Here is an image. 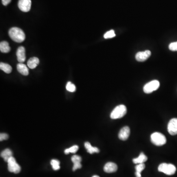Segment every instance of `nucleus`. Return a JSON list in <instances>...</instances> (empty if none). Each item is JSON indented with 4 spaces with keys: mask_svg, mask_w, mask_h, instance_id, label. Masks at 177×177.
<instances>
[{
    "mask_svg": "<svg viewBox=\"0 0 177 177\" xmlns=\"http://www.w3.org/2000/svg\"><path fill=\"white\" fill-rule=\"evenodd\" d=\"M9 36L14 42L21 43L25 39V34L21 29L17 27L11 28L9 31Z\"/></svg>",
    "mask_w": 177,
    "mask_h": 177,
    "instance_id": "1",
    "label": "nucleus"
},
{
    "mask_svg": "<svg viewBox=\"0 0 177 177\" xmlns=\"http://www.w3.org/2000/svg\"><path fill=\"white\" fill-rule=\"evenodd\" d=\"M127 112L126 106L124 105H119L113 109L110 114V118L112 119H118L123 118L126 115Z\"/></svg>",
    "mask_w": 177,
    "mask_h": 177,
    "instance_id": "2",
    "label": "nucleus"
},
{
    "mask_svg": "<svg viewBox=\"0 0 177 177\" xmlns=\"http://www.w3.org/2000/svg\"><path fill=\"white\" fill-rule=\"evenodd\" d=\"M151 142L154 145L157 146H161L164 145L166 143V138L163 134L161 133L156 132L153 133L151 135Z\"/></svg>",
    "mask_w": 177,
    "mask_h": 177,
    "instance_id": "3",
    "label": "nucleus"
},
{
    "mask_svg": "<svg viewBox=\"0 0 177 177\" xmlns=\"http://www.w3.org/2000/svg\"><path fill=\"white\" fill-rule=\"evenodd\" d=\"M158 171L164 173L167 175H172L174 174L176 171V168L172 164L163 163L159 165Z\"/></svg>",
    "mask_w": 177,
    "mask_h": 177,
    "instance_id": "4",
    "label": "nucleus"
},
{
    "mask_svg": "<svg viewBox=\"0 0 177 177\" xmlns=\"http://www.w3.org/2000/svg\"><path fill=\"white\" fill-rule=\"evenodd\" d=\"M160 86V83L158 80H154L148 82L144 86L143 91L146 94H150L157 90Z\"/></svg>",
    "mask_w": 177,
    "mask_h": 177,
    "instance_id": "5",
    "label": "nucleus"
},
{
    "mask_svg": "<svg viewBox=\"0 0 177 177\" xmlns=\"http://www.w3.org/2000/svg\"><path fill=\"white\" fill-rule=\"evenodd\" d=\"M8 167L10 172L18 174L21 171V167L16 162V160L13 157H11L8 161Z\"/></svg>",
    "mask_w": 177,
    "mask_h": 177,
    "instance_id": "6",
    "label": "nucleus"
},
{
    "mask_svg": "<svg viewBox=\"0 0 177 177\" xmlns=\"http://www.w3.org/2000/svg\"><path fill=\"white\" fill-rule=\"evenodd\" d=\"M168 132L171 135L177 134V118H173L168 124Z\"/></svg>",
    "mask_w": 177,
    "mask_h": 177,
    "instance_id": "7",
    "label": "nucleus"
},
{
    "mask_svg": "<svg viewBox=\"0 0 177 177\" xmlns=\"http://www.w3.org/2000/svg\"><path fill=\"white\" fill-rule=\"evenodd\" d=\"M32 1L31 0H19L18 3V8L20 11L23 12H28L31 10Z\"/></svg>",
    "mask_w": 177,
    "mask_h": 177,
    "instance_id": "8",
    "label": "nucleus"
},
{
    "mask_svg": "<svg viewBox=\"0 0 177 177\" xmlns=\"http://www.w3.org/2000/svg\"><path fill=\"white\" fill-rule=\"evenodd\" d=\"M151 55V52L150 50L138 52L135 55V59L138 62H144L147 60Z\"/></svg>",
    "mask_w": 177,
    "mask_h": 177,
    "instance_id": "9",
    "label": "nucleus"
},
{
    "mask_svg": "<svg viewBox=\"0 0 177 177\" xmlns=\"http://www.w3.org/2000/svg\"><path fill=\"white\" fill-rule=\"evenodd\" d=\"M130 133V129L129 126H124L120 131L119 134H118V137L121 140L126 141L128 139Z\"/></svg>",
    "mask_w": 177,
    "mask_h": 177,
    "instance_id": "10",
    "label": "nucleus"
},
{
    "mask_svg": "<svg viewBox=\"0 0 177 177\" xmlns=\"http://www.w3.org/2000/svg\"><path fill=\"white\" fill-rule=\"evenodd\" d=\"M17 60L20 63H23L26 60L25 49L23 46H20L16 52Z\"/></svg>",
    "mask_w": 177,
    "mask_h": 177,
    "instance_id": "11",
    "label": "nucleus"
},
{
    "mask_svg": "<svg viewBox=\"0 0 177 177\" xmlns=\"http://www.w3.org/2000/svg\"><path fill=\"white\" fill-rule=\"evenodd\" d=\"M81 160H82V158L81 157L78 155H74L73 157H72L71 161L73 163L74 165L73 168V171L82 167V165L81 164Z\"/></svg>",
    "mask_w": 177,
    "mask_h": 177,
    "instance_id": "12",
    "label": "nucleus"
},
{
    "mask_svg": "<svg viewBox=\"0 0 177 177\" xmlns=\"http://www.w3.org/2000/svg\"><path fill=\"white\" fill-rule=\"evenodd\" d=\"M118 170V166L114 162H108L104 167V171L106 173H114Z\"/></svg>",
    "mask_w": 177,
    "mask_h": 177,
    "instance_id": "13",
    "label": "nucleus"
},
{
    "mask_svg": "<svg viewBox=\"0 0 177 177\" xmlns=\"http://www.w3.org/2000/svg\"><path fill=\"white\" fill-rule=\"evenodd\" d=\"M17 70L20 73L27 76L29 74V70L27 66L23 63H19L17 65Z\"/></svg>",
    "mask_w": 177,
    "mask_h": 177,
    "instance_id": "14",
    "label": "nucleus"
},
{
    "mask_svg": "<svg viewBox=\"0 0 177 177\" xmlns=\"http://www.w3.org/2000/svg\"><path fill=\"white\" fill-rule=\"evenodd\" d=\"M39 59L36 57L30 58L27 62V65L30 69H34L39 64Z\"/></svg>",
    "mask_w": 177,
    "mask_h": 177,
    "instance_id": "15",
    "label": "nucleus"
},
{
    "mask_svg": "<svg viewBox=\"0 0 177 177\" xmlns=\"http://www.w3.org/2000/svg\"><path fill=\"white\" fill-rule=\"evenodd\" d=\"M1 157L4 159L5 162H8L11 157H12V152L9 149H6L3 151L1 154Z\"/></svg>",
    "mask_w": 177,
    "mask_h": 177,
    "instance_id": "16",
    "label": "nucleus"
},
{
    "mask_svg": "<svg viewBox=\"0 0 177 177\" xmlns=\"http://www.w3.org/2000/svg\"><path fill=\"white\" fill-rule=\"evenodd\" d=\"M147 160V157L144 153H141L138 157L133 160V162L135 164L144 163Z\"/></svg>",
    "mask_w": 177,
    "mask_h": 177,
    "instance_id": "17",
    "label": "nucleus"
},
{
    "mask_svg": "<svg viewBox=\"0 0 177 177\" xmlns=\"http://www.w3.org/2000/svg\"><path fill=\"white\" fill-rule=\"evenodd\" d=\"M85 147L87 149L88 153H90V154H93V153H98L99 152V149L97 147H95L92 146L91 144L88 142H86L85 143Z\"/></svg>",
    "mask_w": 177,
    "mask_h": 177,
    "instance_id": "18",
    "label": "nucleus"
},
{
    "mask_svg": "<svg viewBox=\"0 0 177 177\" xmlns=\"http://www.w3.org/2000/svg\"><path fill=\"white\" fill-rule=\"evenodd\" d=\"M0 50L1 52L7 53L11 51V47L9 44L7 42H2L0 43Z\"/></svg>",
    "mask_w": 177,
    "mask_h": 177,
    "instance_id": "19",
    "label": "nucleus"
},
{
    "mask_svg": "<svg viewBox=\"0 0 177 177\" xmlns=\"http://www.w3.org/2000/svg\"><path fill=\"white\" fill-rule=\"evenodd\" d=\"M0 69L4 71L6 73H10L12 71V67L10 65L7 64L1 63H0Z\"/></svg>",
    "mask_w": 177,
    "mask_h": 177,
    "instance_id": "20",
    "label": "nucleus"
},
{
    "mask_svg": "<svg viewBox=\"0 0 177 177\" xmlns=\"http://www.w3.org/2000/svg\"><path fill=\"white\" fill-rule=\"evenodd\" d=\"M145 165L144 163L138 164V165L135 166L136 173V177H141V173L145 169Z\"/></svg>",
    "mask_w": 177,
    "mask_h": 177,
    "instance_id": "21",
    "label": "nucleus"
},
{
    "mask_svg": "<svg viewBox=\"0 0 177 177\" xmlns=\"http://www.w3.org/2000/svg\"><path fill=\"white\" fill-rule=\"evenodd\" d=\"M78 149H79V147L77 145H74V146L71 147L70 148L66 149L64 150V153L67 154H69V153L74 154V153H76L77 152Z\"/></svg>",
    "mask_w": 177,
    "mask_h": 177,
    "instance_id": "22",
    "label": "nucleus"
},
{
    "mask_svg": "<svg viewBox=\"0 0 177 177\" xmlns=\"http://www.w3.org/2000/svg\"><path fill=\"white\" fill-rule=\"evenodd\" d=\"M60 161L57 160H52L51 161V165L54 170H58L60 168Z\"/></svg>",
    "mask_w": 177,
    "mask_h": 177,
    "instance_id": "23",
    "label": "nucleus"
},
{
    "mask_svg": "<svg viewBox=\"0 0 177 177\" xmlns=\"http://www.w3.org/2000/svg\"><path fill=\"white\" fill-rule=\"evenodd\" d=\"M66 89L70 92H74L76 91V87L75 85L72 83L71 82H67L66 85Z\"/></svg>",
    "mask_w": 177,
    "mask_h": 177,
    "instance_id": "24",
    "label": "nucleus"
},
{
    "mask_svg": "<svg viewBox=\"0 0 177 177\" xmlns=\"http://www.w3.org/2000/svg\"><path fill=\"white\" fill-rule=\"evenodd\" d=\"M116 36V34L115 33L114 30H112L110 31H108L104 35V38L105 39H111V38H113Z\"/></svg>",
    "mask_w": 177,
    "mask_h": 177,
    "instance_id": "25",
    "label": "nucleus"
},
{
    "mask_svg": "<svg viewBox=\"0 0 177 177\" xmlns=\"http://www.w3.org/2000/svg\"><path fill=\"white\" fill-rule=\"evenodd\" d=\"M169 49L172 51H177V42H172L169 44Z\"/></svg>",
    "mask_w": 177,
    "mask_h": 177,
    "instance_id": "26",
    "label": "nucleus"
},
{
    "mask_svg": "<svg viewBox=\"0 0 177 177\" xmlns=\"http://www.w3.org/2000/svg\"><path fill=\"white\" fill-rule=\"evenodd\" d=\"M8 135L6 133H1L0 134V141H2L8 139Z\"/></svg>",
    "mask_w": 177,
    "mask_h": 177,
    "instance_id": "27",
    "label": "nucleus"
},
{
    "mask_svg": "<svg viewBox=\"0 0 177 177\" xmlns=\"http://www.w3.org/2000/svg\"><path fill=\"white\" fill-rule=\"evenodd\" d=\"M3 5H7L11 3V0H2Z\"/></svg>",
    "mask_w": 177,
    "mask_h": 177,
    "instance_id": "28",
    "label": "nucleus"
},
{
    "mask_svg": "<svg viewBox=\"0 0 177 177\" xmlns=\"http://www.w3.org/2000/svg\"><path fill=\"white\" fill-rule=\"evenodd\" d=\"M92 177H99L98 176H97V175H95V176H93Z\"/></svg>",
    "mask_w": 177,
    "mask_h": 177,
    "instance_id": "29",
    "label": "nucleus"
}]
</instances>
